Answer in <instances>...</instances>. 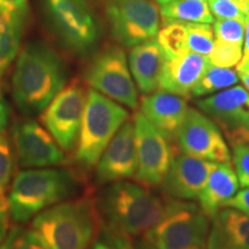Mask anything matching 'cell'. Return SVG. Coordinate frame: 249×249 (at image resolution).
I'll use <instances>...</instances> for the list:
<instances>
[{"instance_id":"obj_1","label":"cell","mask_w":249,"mask_h":249,"mask_svg":"<svg viewBox=\"0 0 249 249\" xmlns=\"http://www.w3.org/2000/svg\"><path fill=\"white\" fill-rule=\"evenodd\" d=\"M176 198L160 197L147 187L116 181L96 200L103 232L133 239L144 234L172 209Z\"/></svg>"},{"instance_id":"obj_2","label":"cell","mask_w":249,"mask_h":249,"mask_svg":"<svg viewBox=\"0 0 249 249\" xmlns=\"http://www.w3.org/2000/svg\"><path fill=\"white\" fill-rule=\"evenodd\" d=\"M67 68L57 51L43 40L29 42L18 53L12 93L18 111L40 114L66 87Z\"/></svg>"},{"instance_id":"obj_3","label":"cell","mask_w":249,"mask_h":249,"mask_svg":"<svg viewBox=\"0 0 249 249\" xmlns=\"http://www.w3.org/2000/svg\"><path fill=\"white\" fill-rule=\"evenodd\" d=\"M102 224L96 200H67L40 213L31 230L49 249H90Z\"/></svg>"},{"instance_id":"obj_4","label":"cell","mask_w":249,"mask_h":249,"mask_svg":"<svg viewBox=\"0 0 249 249\" xmlns=\"http://www.w3.org/2000/svg\"><path fill=\"white\" fill-rule=\"evenodd\" d=\"M79 188V181L68 170L39 167L21 171L9 188V216L15 223H27L49 208L67 201Z\"/></svg>"},{"instance_id":"obj_5","label":"cell","mask_w":249,"mask_h":249,"mask_svg":"<svg viewBox=\"0 0 249 249\" xmlns=\"http://www.w3.org/2000/svg\"><path fill=\"white\" fill-rule=\"evenodd\" d=\"M129 113L126 108L90 88L74 160L81 169H93Z\"/></svg>"},{"instance_id":"obj_6","label":"cell","mask_w":249,"mask_h":249,"mask_svg":"<svg viewBox=\"0 0 249 249\" xmlns=\"http://www.w3.org/2000/svg\"><path fill=\"white\" fill-rule=\"evenodd\" d=\"M52 33L71 53L85 57L98 42V26L87 0H44Z\"/></svg>"},{"instance_id":"obj_7","label":"cell","mask_w":249,"mask_h":249,"mask_svg":"<svg viewBox=\"0 0 249 249\" xmlns=\"http://www.w3.org/2000/svg\"><path fill=\"white\" fill-rule=\"evenodd\" d=\"M209 219L201 207L176 200L169 213L143 238L157 249H205Z\"/></svg>"},{"instance_id":"obj_8","label":"cell","mask_w":249,"mask_h":249,"mask_svg":"<svg viewBox=\"0 0 249 249\" xmlns=\"http://www.w3.org/2000/svg\"><path fill=\"white\" fill-rule=\"evenodd\" d=\"M85 80L91 89L129 108H138V90L127 58L119 46H107L98 52L86 70Z\"/></svg>"},{"instance_id":"obj_9","label":"cell","mask_w":249,"mask_h":249,"mask_svg":"<svg viewBox=\"0 0 249 249\" xmlns=\"http://www.w3.org/2000/svg\"><path fill=\"white\" fill-rule=\"evenodd\" d=\"M160 14V7L155 0H108L107 6L112 36L127 48L157 36Z\"/></svg>"},{"instance_id":"obj_10","label":"cell","mask_w":249,"mask_h":249,"mask_svg":"<svg viewBox=\"0 0 249 249\" xmlns=\"http://www.w3.org/2000/svg\"><path fill=\"white\" fill-rule=\"evenodd\" d=\"M138 171L136 181L147 188L160 187L164 182L174 160V148L141 111L134 114Z\"/></svg>"},{"instance_id":"obj_11","label":"cell","mask_w":249,"mask_h":249,"mask_svg":"<svg viewBox=\"0 0 249 249\" xmlns=\"http://www.w3.org/2000/svg\"><path fill=\"white\" fill-rule=\"evenodd\" d=\"M87 93L85 87L75 81L65 87L40 116L43 126L65 152L75 151L76 149Z\"/></svg>"},{"instance_id":"obj_12","label":"cell","mask_w":249,"mask_h":249,"mask_svg":"<svg viewBox=\"0 0 249 249\" xmlns=\"http://www.w3.org/2000/svg\"><path fill=\"white\" fill-rule=\"evenodd\" d=\"M196 105L217 124L232 148L249 144V93L244 87L226 89Z\"/></svg>"},{"instance_id":"obj_13","label":"cell","mask_w":249,"mask_h":249,"mask_svg":"<svg viewBox=\"0 0 249 249\" xmlns=\"http://www.w3.org/2000/svg\"><path fill=\"white\" fill-rule=\"evenodd\" d=\"M12 141L21 167L39 169L66 163V155L53 136L43 124L30 118L13 124Z\"/></svg>"},{"instance_id":"obj_14","label":"cell","mask_w":249,"mask_h":249,"mask_svg":"<svg viewBox=\"0 0 249 249\" xmlns=\"http://www.w3.org/2000/svg\"><path fill=\"white\" fill-rule=\"evenodd\" d=\"M183 154L214 163H230L229 147L213 119L195 108L188 107L178 135Z\"/></svg>"},{"instance_id":"obj_15","label":"cell","mask_w":249,"mask_h":249,"mask_svg":"<svg viewBox=\"0 0 249 249\" xmlns=\"http://www.w3.org/2000/svg\"><path fill=\"white\" fill-rule=\"evenodd\" d=\"M138 171L135 128L126 120L103 152L96 165V181L107 185L132 178Z\"/></svg>"},{"instance_id":"obj_16","label":"cell","mask_w":249,"mask_h":249,"mask_svg":"<svg viewBox=\"0 0 249 249\" xmlns=\"http://www.w3.org/2000/svg\"><path fill=\"white\" fill-rule=\"evenodd\" d=\"M214 166V161L200 160L185 154L174 157L166 178L161 183L163 191L169 197L176 200H198Z\"/></svg>"},{"instance_id":"obj_17","label":"cell","mask_w":249,"mask_h":249,"mask_svg":"<svg viewBox=\"0 0 249 249\" xmlns=\"http://www.w3.org/2000/svg\"><path fill=\"white\" fill-rule=\"evenodd\" d=\"M209 66V58L207 55L192 51L166 60L160 74L158 91L170 92L180 97L189 98L193 89Z\"/></svg>"},{"instance_id":"obj_18","label":"cell","mask_w":249,"mask_h":249,"mask_svg":"<svg viewBox=\"0 0 249 249\" xmlns=\"http://www.w3.org/2000/svg\"><path fill=\"white\" fill-rule=\"evenodd\" d=\"M141 112L170 142L178 140L188 104L186 99L170 92L149 93L141 99Z\"/></svg>"},{"instance_id":"obj_19","label":"cell","mask_w":249,"mask_h":249,"mask_svg":"<svg viewBox=\"0 0 249 249\" xmlns=\"http://www.w3.org/2000/svg\"><path fill=\"white\" fill-rule=\"evenodd\" d=\"M157 39H149L133 46L129 52V68L136 86L144 95L158 90L161 71L166 62Z\"/></svg>"},{"instance_id":"obj_20","label":"cell","mask_w":249,"mask_h":249,"mask_svg":"<svg viewBox=\"0 0 249 249\" xmlns=\"http://www.w3.org/2000/svg\"><path fill=\"white\" fill-rule=\"evenodd\" d=\"M207 249H249V216L226 208L213 219Z\"/></svg>"},{"instance_id":"obj_21","label":"cell","mask_w":249,"mask_h":249,"mask_svg":"<svg viewBox=\"0 0 249 249\" xmlns=\"http://www.w3.org/2000/svg\"><path fill=\"white\" fill-rule=\"evenodd\" d=\"M238 189L239 180L231 164L216 163L198 196L202 211L213 219L224 202L231 198Z\"/></svg>"},{"instance_id":"obj_22","label":"cell","mask_w":249,"mask_h":249,"mask_svg":"<svg viewBox=\"0 0 249 249\" xmlns=\"http://www.w3.org/2000/svg\"><path fill=\"white\" fill-rule=\"evenodd\" d=\"M160 17L163 27L174 22H214L208 0H176L161 5Z\"/></svg>"},{"instance_id":"obj_23","label":"cell","mask_w":249,"mask_h":249,"mask_svg":"<svg viewBox=\"0 0 249 249\" xmlns=\"http://www.w3.org/2000/svg\"><path fill=\"white\" fill-rule=\"evenodd\" d=\"M27 17L0 11V71H4L17 57Z\"/></svg>"},{"instance_id":"obj_24","label":"cell","mask_w":249,"mask_h":249,"mask_svg":"<svg viewBox=\"0 0 249 249\" xmlns=\"http://www.w3.org/2000/svg\"><path fill=\"white\" fill-rule=\"evenodd\" d=\"M157 42L167 60L186 54L189 52L186 23L174 22L163 27L157 34Z\"/></svg>"},{"instance_id":"obj_25","label":"cell","mask_w":249,"mask_h":249,"mask_svg":"<svg viewBox=\"0 0 249 249\" xmlns=\"http://www.w3.org/2000/svg\"><path fill=\"white\" fill-rule=\"evenodd\" d=\"M239 76L235 71L231 68L217 67L210 64L208 70L205 71L203 76L201 77L197 85L193 89L192 95L195 97L209 95L217 90L229 88L235 83H238Z\"/></svg>"},{"instance_id":"obj_26","label":"cell","mask_w":249,"mask_h":249,"mask_svg":"<svg viewBox=\"0 0 249 249\" xmlns=\"http://www.w3.org/2000/svg\"><path fill=\"white\" fill-rule=\"evenodd\" d=\"M188 33L189 51L209 55L214 44V33L210 23L185 22Z\"/></svg>"},{"instance_id":"obj_27","label":"cell","mask_w":249,"mask_h":249,"mask_svg":"<svg viewBox=\"0 0 249 249\" xmlns=\"http://www.w3.org/2000/svg\"><path fill=\"white\" fill-rule=\"evenodd\" d=\"M209 62L217 67L231 68L242 59V45L225 42L222 39L214 40L213 49L209 54Z\"/></svg>"},{"instance_id":"obj_28","label":"cell","mask_w":249,"mask_h":249,"mask_svg":"<svg viewBox=\"0 0 249 249\" xmlns=\"http://www.w3.org/2000/svg\"><path fill=\"white\" fill-rule=\"evenodd\" d=\"M0 249H49L33 230L15 226L8 232Z\"/></svg>"},{"instance_id":"obj_29","label":"cell","mask_w":249,"mask_h":249,"mask_svg":"<svg viewBox=\"0 0 249 249\" xmlns=\"http://www.w3.org/2000/svg\"><path fill=\"white\" fill-rule=\"evenodd\" d=\"M213 23L217 39L242 45L246 31L245 22L240 20H234V18H218Z\"/></svg>"},{"instance_id":"obj_30","label":"cell","mask_w":249,"mask_h":249,"mask_svg":"<svg viewBox=\"0 0 249 249\" xmlns=\"http://www.w3.org/2000/svg\"><path fill=\"white\" fill-rule=\"evenodd\" d=\"M14 154L6 133L0 135V194H5L13 173Z\"/></svg>"},{"instance_id":"obj_31","label":"cell","mask_w":249,"mask_h":249,"mask_svg":"<svg viewBox=\"0 0 249 249\" xmlns=\"http://www.w3.org/2000/svg\"><path fill=\"white\" fill-rule=\"evenodd\" d=\"M210 11L217 18H234L246 23V17L244 9L234 1L230 0H208Z\"/></svg>"},{"instance_id":"obj_32","label":"cell","mask_w":249,"mask_h":249,"mask_svg":"<svg viewBox=\"0 0 249 249\" xmlns=\"http://www.w3.org/2000/svg\"><path fill=\"white\" fill-rule=\"evenodd\" d=\"M233 164L241 187H249V145L241 144L233 147Z\"/></svg>"},{"instance_id":"obj_33","label":"cell","mask_w":249,"mask_h":249,"mask_svg":"<svg viewBox=\"0 0 249 249\" xmlns=\"http://www.w3.org/2000/svg\"><path fill=\"white\" fill-rule=\"evenodd\" d=\"M90 249H133V239L103 232V236L95 241Z\"/></svg>"},{"instance_id":"obj_34","label":"cell","mask_w":249,"mask_h":249,"mask_svg":"<svg viewBox=\"0 0 249 249\" xmlns=\"http://www.w3.org/2000/svg\"><path fill=\"white\" fill-rule=\"evenodd\" d=\"M222 208H233L249 216V187L236 192L231 198L224 202Z\"/></svg>"},{"instance_id":"obj_35","label":"cell","mask_w":249,"mask_h":249,"mask_svg":"<svg viewBox=\"0 0 249 249\" xmlns=\"http://www.w3.org/2000/svg\"><path fill=\"white\" fill-rule=\"evenodd\" d=\"M9 211L7 197L5 194H0V246L4 242L5 238L8 234V219Z\"/></svg>"},{"instance_id":"obj_36","label":"cell","mask_w":249,"mask_h":249,"mask_svg":"<svg viewBox=\"0 0 249 249\" xmlns=\"http://www.w3.org/2000/svg\"><path fill=\"white\" fill-rule=\"evenodd\" d=\"M0 11L8 13L24 15L28 14L27 0H0Z\"/></svg>"},{"instance_id":"obj_37","label":"cell","mask_w":249,"mask_h":249,"mask_svg":"<svg viewBox=\"0 0 249 249\" xmlns=\"http://www.w3.org/2000/svg\"><path fill=\"white\" fill-rule=\"evenodd\" d=\"M9 116H11V108L8 103L5 101L2 96H0V135L6 133L9 123Z\"/></svg>"},{"instance_id":"obj_38","label":"cell","mask_w":249,"mask_h":249,"mask_svg":"<svg viewBox=\"0 0 249 249\" xmlns=\"http://www.w3.org/2000/svg\"><path fill=\"white\" fill-rule=\"evenodd\" d=\"M249 58V12L246 17V31H245V52L242 59Z\"/></svg>"},{"instance_id":"obj_39","label":"cell","mask_w":249,"mask_h":249,"mask_svg":"<svg viewBox=\"0 0 249 249\" xmlns=\"http://www.w3.org/2000/svg\"><path fill=\"white\" fill-rule=\"evenodd\" d=\"M133 249H157L144 238L133 241Z\"/></svg>"},{"instance_id":"obj_40","label":"cell","mask_w":249,"mask_h":249,"mask_svg":"<svg viewBox=\"0 0 249 249\" xmlns=\"http://www.w3.org/2000/svg\"><path fill=\"white\" fill-rule=\"evenodd\" d=\"M238 76L240 77L242 83L246 86V88L249 90V71H236Z\"/></svg>"},{"instance_id":"obj_41","label":"cell","mask_w":249,"mask_h":249,"mask_svg":"<svg viewBox=\"0 0 249 249\" xmlns=\"http://www.w3.org/2000/svg\"><path fill=\"white\" fill-rule=\"evenodd\" d=\"M230 1H234V2H236V4H238L242 9H244V12H245L246 14H247L248 12H249L248 5H247L248 0H230Z\"/></svg>"},{"instance_id":"obj_42","label":"cell","mask_w":249,"mask_h":249,"mask_svg":"<svg viewBox=\"0 0 249 249\" xmlns=\"http://www.w3.org/2000/svg\"><path fill=\"white\" fill-rule=\"evenodd\" d=\"M172 1H176V0H157L158 4H160V5L169 4V2H172Z\"/></svg>"},{"instance_id":"obj_43","label":"cell","mask_w":249,"mask_h":249,"mask_svg":"<svg viewBox=\"0 0 249 249\" xmlns=\"http://www.w3.org/2000/svg\"><path fill=\"white\" fill-rule=\"evenodd\" d=\"M191 249H204V248H191Z\"/></svg>"},{"instance_id":"obj_44","label":"cell","mask_w":249,"mask_h":249,"mask_svg":"<svg viewBox=\"0 0 249 249\" xmlns=\"http://www.w3.org/2000/svg\"><path fill=\"white\" fill-rule=\"evenodd\" d=\"M247 5H248V9H249V0L247 1Z\"/></svg>"},{"instance_id":"obj_45","label":"cell","mask_w":249,"mask_h":249,"mask_svg":"<svg viewBox=\"0 0 249 249\" xmlns=\"http://www.w3.org/2000/svg\"><path fill=\"white\" fill-rule=\"evenodd\" d=\"M1 73H2V71H0V75H1Z\"/></svg>"}]
</instances>
